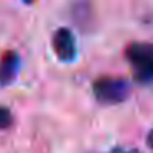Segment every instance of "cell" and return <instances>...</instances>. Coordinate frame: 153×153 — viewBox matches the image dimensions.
I'll list each match as a JSON object with an SVG mask.
<instances>
[{
	"label": "cell",
	"mask_w": 153,
	"mask_h": 153,
	"mask_svg": "<svg viewBox=\"0 0 153 153\" xmlns=\"http://www.w3.org/2000/svg\"><path fill=\"white\" fill-rule=\"evenodd\" d=\"M92 92L100 104L115 105L128 99L132 86L125 77L119 76H100L94 81Z\"/></svg>",
	"instance_id": "2"
},
{
	"label": "cell",
	"mask_w": 153,
	"mask_h": 153,
	"mask_svg": "<svg viewBox=\"0 0 153 153\" xmlns=\"http://www.w3.org/2000/svg\"><path fill=\"white\" fill-rule=\"evenodd\" d=\"M127 59L132 66L133 79L140 84L153 82V43L137 41L125 51Z\"/></svg>",
	"instance_id": "1"
},
{
	"label": "cell",
	"mask_w": 153,
	"mask_h": 153,
	"mask_svg": "<svg viewBox=\"0 0 153 153\" xmlns=\"http://www.w3.org/2000/svg\"><path fill=\"white\" fill-rule=\"evenodd\" d=\"M20 71V56L15 51H7L0 61V84H12Z\"/></svg>",
	"instance_id": "4"
},
{
	"label": "cell",
	"mask_w": 153,
	"mask_h": 153,
	"mask_svg": "<svg viewBox=\"0 0 153 153\" xmlns=\"http://www.w3.org/2000/svg\"><path fill=\"white\" fill-rule=\"evenodd\" d=\"M109 153H142V152L137 150V148H123V146H117V148L110 150Z\"/></svg>",
	"instance_id": "6"
},
{
	"label": "cell",
	"mask_w": 153,
	"mask_h": 153,
	"mask_svg": "<svg viewBox=\"0 0 153 153\" xmlns=\"http://www.w3.org/2000/svg\"><path fill=\"white\" fill-rule=\"evenodd\" d=\"M12 122H13V115H12L10 109L0 105V130L8 128L12 125Z\"/></svg>",
	"instance_id": "5"
},
{
	"label": "cell",
	"mask_w": 153,
	"mask_h": 153,
	"mask_svg": "<svg viewBox=\"0 0 153 153\" xmlns=\"http://www.w3.org/2000/svg\"><path fill=\"white\" fill-rule=\"evenodd\" d=\"M145 142H146V146L153 150V128L148 132V135H146V140H145Z\"/></svg>",
	"instance_id": "7"
},
{
	"label": "cell",
	"mask_w": 153,
	"mask_h": 153,
	"mask_svg": "<svg viewBox=\"0 0 153 153\" xmlns=\"http://www.w3.org/2000/svg\"><path fill=\"white\" fill-rule=\"evenodd\" d=\"M53 50L58 59L63 63H73L76 59V38L69 28H58L53 35Z\"/></svg>",
	"instance_id": "3"
}]
</instances>
